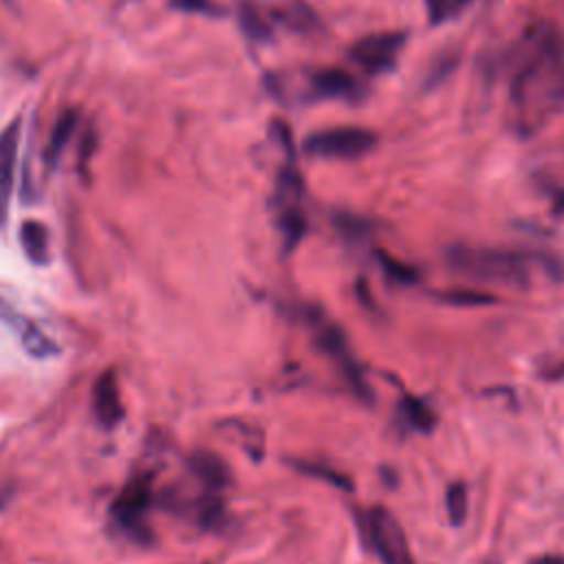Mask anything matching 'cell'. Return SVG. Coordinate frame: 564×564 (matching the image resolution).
<instances>
[{
  "mask_svg": "<svg viewBox=\"0 0 564 564\" xmlns=\"http://www.w3.org/2000/svg\"><path fill=\"white\" fill-rule=\"evenodd\" d=\"M562 108L564 42L555 29L540 24L520 44L509 82L507 121L518 137H531Z\"/></svg>",
  "mask_w": 564,
  "mask_h": 564,
  "instance_id": "cell-1",
  "label": "cell"
},
{
  "mask_svg": "<svg viewBox=\"0 0 564 564\" xmlns=\"http://www.w3.org/2000/svg\"><path fill=\"white\" fill-rule=\"evenodd\" d=\"M445 262L458 275L485 284L527 289L531 284L533 269H540L551 280H564V260L555 253L542 251L452 245L445 249Z\"/></svg>",
  "mask_w": 564,
  "mask_h": 564,
  "instance_id": "cell-2",
  "label": "cell"
},
{
  "mask_svg": "<svg viewBox=\"0 0 564 564\" xmlns=\"http://www.w3.org/2000/svg\"><path fill=\"white\" fill-rule=\"evenodd\" d=\"M273 134L284 152V161L275 174V185H273V212H275V227L282 238V253L289 256L306 236L308 231V220L304 212V196H306V185L300 174L295 152H293V139L284 121L273 123Z\"/></svg>",
  "mask_w": 564,
  "mask_h": 564,
  "instance_id": "cell-3",
  "label": "cell"
},
{
  "mask_svg": "<svg viewBox=\"0 0 564 564\" xmlns=\"http://www.w3.org/2000/svg\"><path fill=\"white\" fill-rule=\"evenodd\" d=\"M300 311H302L304 322L313 330L315 346L333 359V364L337 366L346 386L355 392V397L359 401L372 403V388L364 375L361 364L355 359L344 330L335 322H330L317 306H302Z\"/></svg>",
  "mask_w": 564,
  "mask_h": 564,
  "instance_id": "cell-4",
  "label": "cell"
},
{
  "mask_svg": "<svg viewBox=\"0 0 564 564\" xmlns=\"http://www.w3.org/2000/svg\"><path fill=\"white\" fill-rule=\"evenodd\" d=\"M364 544L379 557L381 564H414L401 522L386 507L355 511Z\"/></svg>",
  "mask_w": 564,
  "mask_h": 564,
  "instance_id": "cell-5",
  "label": "cell"
},
{
  "mask_svg": "<svg viewBox=\"0 0 564 564\" xmlns=\"http://www.w3.org/2000/svg\"><path fill=\"white\" fill-rule=\"evenodd\" d=\"M377 134L368 128L339 126L308 134L304 139V152L317 159L352 161L368 154L377 145Z\"/></svg>",
  "mask_w": 564,
  "mask_h": 564,
  "instance_id": "cell-6",
  "label": "cell"
},
{
  "mask_svg": "<svg viewBox=\"0 0 564 564\" xmlns=\"http://www.w3.org/2000/svg\"><path fill=\"white\" fill-rule=\"evenodd\" d=\"M408 35L403 31H379V33H368L359 37L350 48L348 57L366 73V75H383L390 73L399 55L405 46Z\"/></svg>",
  "mask_w": 564,
  "mask_h": 564,
  "instance_id": "cell-7",
  "label": "cell"
},
{
  "mask_svg": "<svg viewBox=\"0 0 564 564\" xmlns=\"http://www.w3.org/2000/svg\"><path fill=\"white\" fill-rule=\"evenodd\" d=\"M366 93V84L346 68L324 66L306 75L308 99H341L348 104H359Z\"/></svg>",
  "mask_w": 564,
  "mask_h": 564,
  "instance_id": "cell-8",
  "label": "cell"
},
{
  "mask_svg": "<svg viewBox=\"0 0 564 564\" xmlns=\"http://www.w3.org/2000/svg\"><path fill=\"white\" fill-rule=\"evenodd\" d=\"M0 324H4L18 337L24 352L33 359H48L59 352L55 339H51L29 315L20 313L2 295H0Z\"/></svg>",
  "mask_w": 564,
  "mask_h": 564,
  "instance_id": "cell-9",
  "label": "cell"
},
{
  "mask_svg": "<svg viewBox=\"0 0 564 564\" xmlns=\"http://www.w3.org/2000/svg\"><path fill=\"white\" fill-rule=\"evenodd\" d=\"M20 119H13L0 132V229L7 227L13 187H15V165L20 148Z\"/></svg>",
  "mask_w": 564,
  "mask_h": 564,
  "instance_id": "cell-10",
  "label": "cell"
},
{
  "mask_svg": "<svg viewBox=\"0 0 564 564\" xmlns=\"http://www.w3.org/2000/svg\"><path fill=\"white\" fill-rule=\"evenodd\" d=\"M93 410H95L99 423L106 427H112L123 419V405H121V397H119V388H117V379H115L112 370L104 372L99 377V381L95 383Z\"/></svg>",
  "mask_w": 564,
  "mask_h": 564,
  "instance_id": "cell-11",
  "label": "cell"
},
{
  "mask_svg": "<svg viewBox=\"0 0 564 564\" xmlns=\"http://www.w3.org/2000/svg\"><path fill=\"white\" fill-rule=\"evenodd\" d=\"M397 419L405 430L419 434H430L436 427V412L432 403L416 394H403L399 399Z\"/></svg>",
  "mask_w": 564,
  "mask_h": 564,
  "instance_id": "cell-12",
  "label": "cell"
},
{
  "mask_svg": "<svg viewBox=\"0 0 564 564\" xmlns=\"http://www.w3.org/2000/svg\"><path fill=\"white\" fill-rule=\"evenodd\" d=\"M150 502V480H137L128 485L112 505V513L123 524H134L143 516Z\"/></svg>",
  "mask_w": 564,
  "mask_h": 564,
  "instance_id": "cell-13",
  "label": "cell"
},
{
  "mask_svg": "<svg viewBox=\"0 0 564 564\" xmlns=\"http://www.w3.org/2000/svg\"><path fill=\"white\" fill-rule=\"evenodd\" d=\"M20 247L29 262L42 267L51 260L48 229L40 220H24L20 225Z\"/></svg>",
  "mask_w": 564,
  "mask_h": 564,
  "instance_id": "cell-14",
  "label": "cell"
},
{
  "mask_svg": "<svg viewBox=\"0 0 564 564\" xmlns=\"http://www.w3.org/2000/svg\"><path fill=\"white\" fill-rule=\"evenodd\" d=\"M238 22H240V29L242 33L258 42V44H264V42H271L273 37V20L253 2H242L240 9H238Z\"/></svg>",
  "mask_w": 564,
  "mask_h": 564,
  "instance_id": "cell-15",
  "label": "cell"
},
{
  "mask_svg": "<svg viewBox=\"0 0 564 564\" xmlns=\"http://www.w3.org/2000/svg\"><path fill=\"white\" fill-rule=\"evenodd\" d=\"M286 465L304 476H311V478H317V480H324L341 491H352V478L330 465H324V463H315V460H308V458H286Z\"/></svg>",
  "mask_w": 564,
  "mask_h": 564,
  "instance_id": "cell-16",
  "label": "cell"
},
{
  "mask_svg": "<svg viewBox=\"0 0 564 564\" xmlns=\"http://www.w3.org/2000/svg\"><path fill=\"white\" fill-rule=\"evenodd\" d=\"M375 258H377V262L381 264L383 273H386L392 282L405 284V286L419 282V269L412 267V264H408V262H403V260H399L397 256H390V253L383 251V249H375Z\"/></svg>",
  "mask_w": 564,
  "mask_h": 564,
  "instance_id": "cell-17",
  "label": "cell"
},
{
  "mask_svg": "<svg viewBox=\"0 0 564 564\" xmlns=\"http://www.w3.org/2000/svg\"><path fill=\"white\" fill-rule=\"evenodd\" d=\"M445 511L452 527H460L465 522L469 513V494L460 480L445 487Z\"/></svg>",
  "mask_w": 564,
  "mask_h": 564,
  "instance_id": "cell-18",
  "label": "cell"
},
{
  "mask_svg": "<svg viewBox=\"0 0 564 564\" xmlns=\"http://www.w3.org/2000/svg\"><path fill=\"white\" fill-rule=\"evenodd\" d=\"M476 0H425L427 20L432 26L445 24L449 20H456L467 7H471Z\"/></svg>",
  "mask_w": 564,
  "mask_h": 564,
  "instance_id": "cell-19",
  "label": "cell"
},
{
  "mask_svg": "<svg viewBox=\"0 0 564 564\" xmlns=\"http://www.w3.org/2000/svg\"><path fill=\"white\" fill-rule=\"evenodd\" d=\"M333 225L348 240H364L375 231V225L368 218L350 214V212H337L333 216Z\"/></svg>",
  "mask_w": 564,
  "mask_h": 564,
  "instance_id": "cell-20",
  "label": "cell"
},
{
  "mask_svg": "<svg viewBox=\"0 0 564 564\" xmlns=\"http://www.w3.org/2000/svg\"><path fill=\"white\" fill-rule=\"evenodd\" d=\"M436 300L454 306H485V304H494L496 295L485 291H474V289H447V291H436Z\"/></svg>",
  "mask_w": 564,
  "mask_h": 564,
  "instance_id": "cell-21",
  "label": "cell"
},
{
  "mask_svg": "<svg viewBox=\"0 0 564 564\" xmlns=\"http://www.w3.org/2000/svg\"><path fill=\"white\" fill-rule=\"evenodd\" d=\"M275 20H280L284 26H289L293 31H300V33H313L315 29H319L317 15L308 7H304V4L289 7Z\"/></svg>",
  "mask_w": 564,
  "mask_h": 564,
  "instance_id": "cell-22",
  "label": "cell"
},
{
  "mask_svg": "<svg viewBox=\"0 0 564 564\" xmlns=\"http://www.w3.org/2000/svg\"><path fill=\"white\" fill-rule=\"evenodd\" d=\"M194 469L196 474L212 487H223L227 485L229 480V474H227V467L223 465V460H218L216 456L212 454H198L194 458Z\"/></svg>",
  "mask_w": 564,
  "mask_h": 564,
  "instance_id": "cell-23",
  "label": "cell"
},
{
  "mask_svg": "<svg viewBox=\"0 0 564 564\" xmlns=\"http://www.w3.org/2000/svg\"><path fill=\"white\" fill-rule=\"evenodd\" d=\"M75 121H77L75 112H66V115L55 123L53 134H51V141H48V161H53V159L62 152L64 143L70 139V134H73V130H75Z\"/></svg>",
  "mask_w": 564,
  "mask_h": 564,
  "instance_id": "cell-24",
  "label": "cell"
},
{
  "mask_svg": "<svg viewBox=\"0 0 564 564\" xmlns=\"http://www.w3.org/2000/svg\"><path fill=\"white\" fill-rule=\"evenodd\" d=\"M176 4L185 11H194V13H212V0H176Z\"/></svg>",
  "mask_w": 564,
  "mask_h": 564,
  "instance_id": "cell-25",
  "label": "cell"
},
{
  "mask_svg": "<svg viewBox=\"0 0 564 564\" xmlns=\"http://www.w3.org/2000/svg\"><path fill=\"white\" fill-rule=\"evenodd\" d=\"M553 214L564 218V189L553 192Z\"/></svg>",
  "mask_w": 564,
  "mask_h": 564,
  "instance_id": "cell-26",
  "label": "cell"
},
{
  "mask_svg": "<svg viewBox=\"0 0 564 564\" xmlns=\"http://www.w3.org/2000/svg\"><path fill=\"white\" fill-rule=\"evenodd\" d=\"M531 564H564V555H540Z\"/></svg>",
  "mask_w": 564,
  "mask_h": 564,
  "instance_id": "cell-27",
  "label": "cell"
},
{
  "mask_svg": "<svg viewBox=\"0 0 564 564\" xmlns=\"http://www.w3.org/2000/svg\"><path fill=\"white\" fill-rule=\"evenodd\" d=\"M480 564H498V562H480Z\"/></svg>",
  "mask_w": 564,
  "mask_h": 564,
  "instance_id": "cell-28",
  "label": "cell"
},
{
  "mask_svg": "<svg viewBox=\"0 0 564 564\" xmlns=\"http://www.w3.org/2000/svg\"><path fill=\"white\" fill-rule=\"evenodd\" d=\"M0 505H2V500H0Z\"/></svg>",
  "mask_w": 564,
  "mask_h": 564,
  "instance_id": "cell-29",
  "label": "cell"
}]
</instances>
